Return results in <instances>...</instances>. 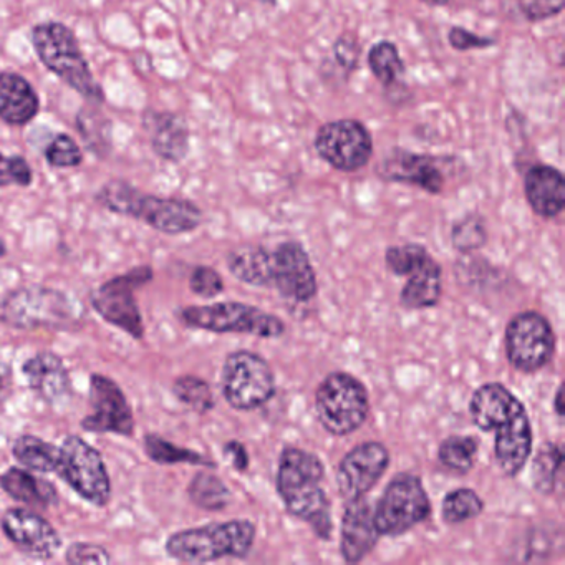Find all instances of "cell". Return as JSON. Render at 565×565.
Masks as SVG:
<instances>
[{"instance_id":"3957f363","label":"cell","mask_w":565,"mask_h":565,"mask_svg":"<svg viewBox=\"0 0 565 565\" xmlns=\"http://www.w3.org/2000/svg\"><path fill=\"white\" fill-rule=\"evenodd\" d=\"M95 201L110 213L134 217L168 236L193 233L204 220L193 201L141 193L124 180L108 181L95 194Z\"/></svg>"},{"instance_id":"7bdbcfd3","label":"cell","mask_w":565,"mask_h":565,"mask_svg":"<svg viewBox=\"0 0 565 565\" xmlns=\"http://www.w3.org/2000/svg\"><path fill=\"white\" fill-rule=\"evenodd\" d=\"M515 4L529 22H542L561 14L565 0H515Z\"/></svg>"},{"instance_id":"60d3db41","label":"cell","mask_w":565,"mask_h":565,"mask_svg":"<svg viewBox=\"0 0 565 565\" xmlns=\"http://www.w3.org/2000/svg\"><path fill=\"white\" fill-rule=\"evenodd\" d=\"M190 289L201 299H214L224 292V280L213 267L198 266L191 273Z\"/></svg>"},{"instance_id":"e0dca14e","label":"cell","mask_w":565,"mask_h":565,"mask_svg":"<svg viewBox=\"0 0 565 565\" xmlns=\"http://www.w3.org/2000/svg\"><path fill=\"white\" fill-rule=\"evenodd\" d=\"M90 415L82 419V428L92 433L128 436L135 431V416L124 390L110 376H90Z\"/></svg>"},{"instance_id":"74e56055","label":"cell","mask_w":565,"mask_h":565,"mask_svg":"<svg viewBox=\"0 0 565 565\" xmlns=\"http://www.w3.org/2000/svg\"><path fill=\"white\" fill-rule=\"evenodd\" d=\"M428 257L429 250L422 244L408 243L402 246H390L385 253L386 269L396 277H406L409 273L422 266Z\"/></svg>"},{"instance_id":"ffe728a7","label":"cell","mask_w":565,"mask_h":565,"mask_svg":"<svg viewBox=\"0 0 565 565\" xmlns=\"http://www.w3.org/2000/svg\"><path fill=\"white\" fill-rule=\"evenodd\" d=\"M380 534L373 515V505L365 498L347 502L340 525V554L347 564H359L372 554Z\"/></svg>"},{"instance_id":"4fadbf2b","label":"cell","mask_w":565,"mask_h":565,"mask_svg":"<svg viewBox=\"0 0 565 565\" xmlns=\"http://www.w3.org/2000/svg\"><path fill=\"white\" fill-rule=\"evenodd\" d=\"M505 356L512 369L535 373L554 359L555 332L547 317L525 310L509 320L505 327Z\"/></svg>"},{"instance_id":"f907efd6","label":"cell","mask_w":565,"mask_h":565,"mask_svg":"<svg viewBox=\"0 0 565 565\" xmlns=\"http://www.w3.org/2000/svg\"><path fill=\"white\" fill-rule=\"evenodd\" d=\"M6 253H8V250H6L4 241H0V259L6 256Z\"/></svg>"},{"instance_id":"ee69618b","label":"cell","mask_w":565,"mask_h":565,"mask_svg":"<svg viewBox=\"0 0 565 565\" xmlns=\"http://www.w3.org/2000/svg\"><path fill=\"white\" fill-rule=\"evenodd\" d=\"M448 42L458 52L482 51V49L494 47L498 44L495 39L482 38V35L475 34L465 28H458V25L449 29Z\"/></svg>"},{"instance_id":"83f0119b","label":"cell","mask_w":565,"mask_h":565,"mask_svg":"<svg viewBox=\"0 0 565 565\" xmlns=\"http://www.w3.org/2000/svg\"><path fill=\"white\" fill-rule=\"evenodd\" d=\"M12 455L35 472H55L61 461V448L35 435L19 436L12 445Z\"/></svg>"},{"instance_id":"7c38bea8","label":"cell","mask_w":565,"mask_h":565,"mask_svg":"<svg viewBox=\"0 0 565 565\" xmlns=\"http://www.w3.org/2000/svg\"><path fill=\"white\" fill-rule=\"evenodd\" d=\"M55 472L90 504L105 508L110 502L111 479L104 456L82 436L68 435L64 439Z\"/></svg>"},{"instance_id":"ac0fdd59","label":"cell","mask_w":565,"mask_h":565,"mask_svg":"<svg viewBox=\"0 0 565 565\" xmlns=\"http://www.w3.org/2000/svg\"><path fill=\"white\" fill-rule=\"evenodd\" d=\"M0 529L11 544L34 561H51L61 551L57 529L34 509H8L0 518Z\"/></svg>"},{"instance_id":"681fc988","label":"cell","mask_w":565,"mask_h":565,"mask_svg":"<svg viewBox=\"0 0 565 565\" xmlns=\"http://www.w3.org/2000/svg\"><path fill=\"white\" fill-rule=\"evenodd\" d=\"M425 4L435 6V8H443V6H448L451 0H422Z\"/></svg>"},{"instance_id":"b9f144b4","label":"cell","mask_w":565,"mask_h":565,"mask_svg":"<svg viewBox=\"0 0 565 565\" xmlns=\"http://www.w3.org/2000/svg\"><path fill=\"white\" fill-rule=\"evenodd\" d=\"M65 561L72 565H107L111 562L110 552L94 542H74L65 552Z\"/></svg>"},{"instance_id":"44dd1931","label":"cell","mask_w":565,"mask_h":565,"mask_svg":"<svg viewBox=\"0 0 565 565\" xmlns=\"http://www.w3.org/2000/svg\"><path fill=\"white\" fill-rule=\"evenodd\" d=\"M524 194L534 214L554 220L565 207L564 174L548 164H532L524 174Z\"/></svg>"},{"instance_id":"6da1fadb","label":"cell","mask_w":565,"mask_h":565,"mask_svg":"<svg viewBox=\"0 0 565 565\" xmlns=\"http://www.w3.org/2000/svg\"><path fill=\"white\" fill-rule=\"evenodd\" d=\"M476 428L494 433V458L508 478L521 475L531 459L534 431L524 403L502 383H484L469 399Z\"/></svg>"},{"instance_id":"f35d334b","label":"cell","mask_w":565,"mask_h":565,"mask_svg":"<svg viewBox=\"0 0 565 565\" xmlns=\"http://www.w3.org/2000/svg\"><path fill=\"white\" fill-rule=\"evenodd\" d=\"M49 164L54 168H77L84 163V153L74 138L68 135H58L45 150Z\"/></svg>"},{"instance_id":"c3c4849f","label":"cell","mask_w":565,"mask_h":565,"mask_svg":"<svg viewBox=\"0 0 565 565\" xmlns=\"http://www.w3.org/2000/svg\"><path fill=\"white\" fill-rule=\"evenodd\" d=\"M564 385H558L557 392H555L554 396V412L555 415L558 416V418H564Z\"/></svg>"},{"instance_id":"7dc6e473","label":"cell","mask_w":565,"mask_h":565,"mask_svg":"<svg viewBox=\"0 0 565 565\" xmlns=\"http://www.w3.org/2000/svg\"><path fill=\"white\" fill-rule=\"evenodd\" d=\"M12 385H14V373L11 365L0 362V403H4L11 396Z\"/></svg>"},{"instance_id":"5b68a950","label":"cell","mask_w":565,"mask_h":565,"mask_svg":"<svg viewBox=\"0 0 565 565\" xmlns=\"http://www.w3.org/2000/svg\"><path fill=\"white\" fill-rule=\"evenodd\" d=\"M257 527L247 519L211 522L183 529L168 537V555L186 564H207L221 558H246L256 542Z\"/></svg>"},{"instance_id":"8992f818","label":"cell","mask_w":565,"mask_h":565,"mask_svg":"<svg viewBox=\"0 0 565 565\" xmlns=\"http://www.w3.org/2000/svg\"><path fill=\"white\" fill-rule=\"evenodd\" d=\"M32 44L42 64L64 81L68 87L84 95L94 105L105 102L104 90L95 81L90 65L72 29L62 22H44L32 31Z\"/></svg>"},{"instance_id":"4dcf8cb0","label":"cell","mask_w":565,"mask_h":565,"mask_svg":"<svg viewBox=\"0 0 565 565\" xmlns=\"http://www.w3.org/2000/svg\"><path fill=\"white\" fill-rule=\"evenodd\" d=\"M479 441L471 435H451L439 443L438 459L443 468L466 476L476 466Z\"/></svg>"},{"instance_id":"836d02e7","label":"cell","mask_w":565,"mask_h":565,"mask_svg":"<svg viewBox=\"0 0 565 565\" xmlns=\"http://www.w3.org/2000/svg\"><path fill=\"white\" fill-rule=\"evenodd\" d=\"M484 511L481 495L469 488H458L448 492L441 502V518L448 525L465 524L479 518Z\"/></svg>"},{"instance_id":"bcb514c9","label":"cell","mask_w":565,"mask_h":565,"mask_svg":"<svg viewBox=\"0 0 565 565\" xmlns=\"http://www.w3.org/2000/svg\"><path fill=\"white\" fill-rule=\"evenodd\" d=\"M223 455L226 456L227 461L231 462L234 469L241 475L247 472L250 466L249 451L246 446L241 441H227L223 446Z\"/></svg>"},{"instance_id":"1f68e13d","label":"cell","mask_w":565,"mask_h":565,"mask_svg":"<svg viewBox=\"0 0 565 565\" xmlns=\"http://www.w3.org/2000/svg\"><path fill=\"white\" fill-rule=\"evenodd\" d=\"M564 465V449L557 443H544L532 459L531 482L535 492L551 495L557 486L558 472Z\"/></svg>"},{"instance_id":"603a6c76","label":"cell","mask_w":565,"mask_h":565,"mask_svg":"<svg viewBox=\"0 0 565 565\" xmlns=\"http://www.w3.org/2000/svg\"><path fill=\"white\" fill-rule=\"evenodd\" d=\"M145 127L150 131L151 147L158 157L180 163L190 151V128L184 118L170 111H148Z\"/></svg>"},{"instance_id":"816d5d0a","label":"cell","mask_w":565,"mask_h":565,"mask_svg":"<svg viewBox=\"0 0 565 565\" xmlns=\"http://www.w3.org/2000/svg\"><path fill=\"white\" fill-rule=\"evenodd\" d=\"M257 2H260V4H267V6H276L277 0H257Z\"/></svg>"},{"instance_id":"7402d4cb","label":"cell","mask_w":565,"mask_h":565,"mask_svg":"<svg viewBox=\"0 0 565 565\" xmlns=\"http://www.w3.org/2000/svg\"><path fill=\"white\" fill-rule=\"evenodd\" d=\"M22 373L39 398L51 405L61 402L71 392V373L57 353L39 352L25 360Z\"/></svg>"},{"instance_id":"d6986e66","label":"cell","mask_w":565,"mask_h":565,"mask_svg":"<svg viewBox=\"0 0 565 565\" xmlns=\"http://www.w3.org/2000/svg\"><path fill=\"white\" fill-rule=\"evenodd\" d=\"M446 158L418 154L396 148L376 168V174L386 183L409 184L429 194L445 190L446 177L443 167Z\"/></svg>"},{"instance_id":"7a4b0ae2","label":"cell","mask_w":565,"mask_h":565,"mask_svg":"<svg viewBox=\"0 0 565 565\" xmlns=\"http://www.w3.org/2000/svg\"><path fill=\"white\" fill-rule=\"evenodd\" d=\"M326 466L316 452L286 446L277 465L276 489L287 514L307 522L313 534L330 541L333 534L332 504L322 488Z\"/></svg>"},{"instance_id":"ba28073f","label":"cell","mask_w":565,"mask_h":565,"mask_svg":"<svg viewBox=\"0 0 565 565\" xmlns=\"http://www.w3.org/2000/svg\"><path fill=\"white\" fill-rule=\"evenodd\" d=\"M178 319L184 327L213 333H243L259 339H279L286 333L280 317L236 300L183 307Z\"/></svg>"},{"instance_id":"4316f807","label":"cell","mask_w":565,"mask_h":565,"mask_svg":"<svg viewBox=\"0 0 565 565\" xmlns=\"http://www.w3.org/2000/svg\"><path fill=\"white\" fill-rule=\"evenodd\" d=\"M227 269L239 282L270 287V250L263 246H241L227 256Z\"/></svg>"},{"instance_id":"f6af8a7d","label":"cell","mask_w":565,"mask_h":565,"mask_svg":"<svg viewBox=\"0 0 565 565\" xmlns=\"http://www.w3.org/2000/svg\"><path fill=\"white\" fill-rule=\"evenodd\" d=\"M333 55H335L337 64L340 67L349 72L356 71L360 64V55H362L359 41L350 34L340 35L335 45H333Z\"/></svg>"},{"instance_id":"9c48e42d","label":"cell","mask_w":565,"mask_h":565,"mask_svg":"<svg viewBox=\"0 0 565 565\" xmlns=\"http://www.w3.org/2000/svg\"><path fill=\"white\" fill-rule=\"evenodd\" d=\"M221 393L231 408L254 412L276 396V373L259 353L236 350L224 360Z\"/></svg>"},{"instance_id":"cb8c5ba5","label":"cell","mask_w":565,"mask_h":565,"mask_svg":"<svg viewBox=\"0 0 565 565\" xmlns=\"http://www.w3.org/2000/svg\"><path fill=\"white\" fill-rule=\"evenodd\" d=\"M41 111V100L28 78L15 72L0 74V120L25 127Z\"/></svg>"},{"instance_id":"30bf717a","label":"cell","mask_w":565,"mask_h":565,"mask_svg":"<svg viewBox=\"0 0 565 565\" xmlns=\"http://www.w3.org/2000/svg\"><path fill=\"white\" fill-rule=\"evenodd\" d=\"M431 509V501L422 478L413 472L402 471L386 486L382 498L373 508V515L380 534L399 537L428 521Z\"/></svg>"},{"instance_id":"d4e9b609","label":"cell","mask_w":565,"mask_h":565,"mask_svg":"<svg viewBox=\"0 0 565 565\" xmlns=\"http://www.w3.org/2000/svg\"><path fill=\"white\" fill-rule=\"evenodd\" d=\"M0 488L14 501L35 511L54 508L58 502L57 489L52 482L35 476L31 469L9 468L0 476Z\"/></svg>"},{"instance_id":"d6a6232c","label":"cell","mask_w":565,"mask_h":565,"mask_svg":"<svg viewBox=\"0 0 565 565\" xmlns=\"http://www.w3.org/2000/svg\"><path fill=\"white\" fill-rule=\"evenodd\" d=\"M369 67L373 77L385 87L386 90H393L402 82L405 75V64L398 47L393 42L382 41L373 45L369 52Z\"/></svg>"},{"instance_id":"f1b7e54d","label":"cell","mask_w":565,"mask_h":565,"mask_svg":"<svg viewBox=\"0 0 565 565\" xmlns=\"http://www.w3.org/2000/svg\"><path fill=\"white\" fill-rule=\"evenodd\" d=\"M188 495L196 508L204 511H224L233 501V492L226 482L210 471H200L188 486Z\"/></svg>"},{"instance_id":"8fae6325","label":"cell","mask_w":565,"mask_h":565,"mask_svg":"<svg viewBox=\"0 0 565 565\" xmlns=\"http://www.w3.org/2000/svg\"><path fill=\"white\" fill-rule=\"evenodd\" d=\"M153 280V267L138 266L124 276L114 277L90 294L95 312L135 340L145 337V322L138 306L137 290Z\"/></svg>"},{"instance_id":"d590c367","label":"cell","mask_w":565,"mask_h":565,"mask_svg":"<svg viewBox=\"0 0 565 565\" xmlns=\"http://www.w3.org/2000/svg\"><path fill=\"white\" fill-rule=\"evenodd\" d=\"M173 393L178 402L183 403L193 412L201 413V415L210 413L216 406V399H214L210 383L200 379V376H178L173 383Z\"/></svg>"},{"instance_id":"ab89813d","label":"cell","mask_w":565,"mask_h":565,"mask_svg":"<svg viewBox=\"0 0 565 565\" xmlns=\"http://www.w3.org/2000/svg\"><path fill=\"white\" fill-rule=\"evenodd\" d=\"M34 181V171L24 157H6L0 153V188H29Z\"/></svg>"},{"instance_id":"9a60e30c","label":"cell","mask_w":565,"mask_h":565,"mask_svg":"<svg viewBox=\"0 0 565 565\" xmlns=\"http://www.w3.org/2000/svg\"><path fill=\"white\" fill-rule=\"evenodd\" d=\"M270 287L292 302L307 303L316 299L319 282L302 244L286 241L270 250Z\"/></svg>"},{"instance_id":"277c9868","label":"cell","mask_w":565,"mask_h":565,"mask_svg":"<svg viewBox=\"0 0 565 565\" xmlns=\"http://www.w3.org/2000/svg\"><path fill=\"white\" fill-rule=\"evenodd\" d=\"M84 317V306L54 287H18L0 297V323L9 329L67 332L81 329Z\"/></svg>"},{"instance_id":"484cf974","label":"cell","mask_w":565,"mask_h":565,"mask_svg":"<svg viewBox=\"0 0 565 565\" xmlns=\"http://www.w3.org/2000/svg\"><path fill=\"white\" fill-rule=\"evenodd\" d=\"M443 296V269L435 257H428L422 266L406 276L399 292V303L406 310L431 309Z\"/></svg>"},{"instance_id":"f546056e","label":"cell","mask_w":565,"mask_h":565,"mask_svg":"<svg viewBox=\"0 0 565 565\" xmlns=\"http://www.w3.org/2000/svg\"><path fill=\"white\" fill-rule=\"evenodd\" d=\"M145 455L157 465H193L204 468H216V462L211 461L201 452L190 448H181L161 436L150 433L143 438Z\"/></svg>"},{"instance_id":"8d00e7d4","label":"cell","mask_w":565,"mask_h":565,"mask_svg":"<svg viewBox=\"0 0 565 565\" xmlns=\"http://www.w3.org/2000/svg\"><path fill=\"white\" fill-rule=\"evenodd\" d=\"M451 243L455 249L462 254H471L484 247L488 243L484 217L471 213L456 221L451 230Z\"/></svg>"},{"instance_id":"5bb4252c","label":"cell","mask_w":565,"mask_h":565,"mask_svg":"<svg viewBox=\"0 0 565 565\" xmlns=\"http://www.w3.org/2000/svg\"><path fill=\"white\" fill-rule=\"evenodd\" d=\"M313 148L333 170L355 173L372 160L373 138L362 121L343 118L322 125L317 131Z\"/></svg>"},{"instance_id":"2e32d148","label":"cell","mask_w":565,"mask_h":565,"mask_svg":"<svg viewBox=\"0 0 565 565\" xmlns=\"http://www.w3.org/2000/svg\"><path fill=\"white\" fill-rule=\"evenodd\" d=\"M390 451L383 443L365 441L350 449L337 468V488L345 502L365 498L385 475Z\"/></svg>"},{"instance_id":"e575fe53","label":"cell","mask_w":565,"mask_h":565,"mask_svg":"<svg viewBox=\"0 0 565 565\" xmlns=\"http://www.w3.org/2000/svg\"><path fill=\"white\" fill-rule=\"evenodd\" d=\"M77 128L85 147L92 153L107 154L111 148V124L97 107H87L77 115Z\"/></svg>"},{"instance_id":"52a82bcc","label":"cell","mask_w":565,"mask_h":565,"mask_svg":"<svg viewBox=\"0 0 565 565\" xmlns=\"http://www.w3.org/2000/svg\"><path fill=\"white\" fill-rule=\"evenodd\" d=\"M316 415L330 435H352L369 418V390L352 373H329L316 390Z\"/></svg>"}]
</instances>
